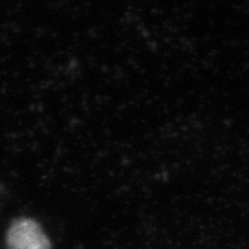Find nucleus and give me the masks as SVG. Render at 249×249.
<instances>
[{
  "instance_id": "nucleus-1",
  "label": "nucleus",
  "mask_w": 249,
  "mask_h": 249,
  "mask_svg": "<svg viewBox=\"0 0 249 249\" xmlns=\"http://www.w3.org/2000/svg\"><path fill=\"white\" fill-rule=\"evenodd\" d=\"M6 249H51V242L42 227L33 219L13 221L5 237Z\"/></svg>"
}]
</instances>
